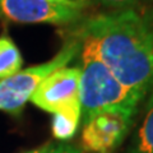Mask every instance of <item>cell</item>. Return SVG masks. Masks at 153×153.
Returning <instances> with one entry per match:
<instances>
[{"mask_svg": "<svg viewBox=\"0 0 153 153\" xmlns=\"http://www.w3.org/2000/svg\"><path fill=\"white\" fill-rule=\"evenodd\" d=\"M78 57L82 70L80 103L83 120L107 108L138 110L144 96L124 85L112 70L96 55L92 47L83 41Z\"/></svg>", "mask_w": 153, "mask_h": 153, "instance_id": "cell-2", "label": "cell"}, {"mask_svg": "<svg viewBox=\"0 0 153 153\" xmlns=\"http://www.w3.org/2000/svg\"><path fill=\"white\" fill-rule=\"evenodd\" d=\"M82 41L74 35L65 41L60 51L46 63L22 69L19 73L0 80V111L19 115L30 101L41 80L54 70L66 66L80 52Z\"/></svg>", "mask_w": 153, "mask_h": 153, "instance_id": "cell-3", "label": "cell"}, {"mask_svg": "<svg viewBox=\"0 0 153 153\" xmlns=\"http://www.w3.org/2000/svg\"><path fill=\"white\" fill-rule=\"evenodd\" d=\"M49 1H52V3H60V4H73V3L76 1V0H49Z\"/></svg>", "mask_w": 153, "mask_h": 153, "instance_id": "cell-13", "label": "cell"}, {"mask_svg": "<svg viewBox=\"0 0 153 153\" xmlns=\"http://www.w3.org/2000/svg\"><path fill=\"white\" fill-rule=\"evenodd\" d=\"M125 153H153V91L146 106V116Z\"/></svg>", "mask_w": 153, "mask_h": 153, "instance_id": "cell-7", "label": "cell"}, {"mask_svg": "<svg viewBox=\"0 0 153 153\" xmlns=\"http://www.w3.org/2000/svg\"><path fill=\"white\" fill-rule=\"evenodd\" d=\"M23 66V57L16 45L7 33L0 36V80L19 73Z\"/></svg>", "mask_w": 153, "mask_h": 153, "instance_id": "cell-8", "label": "cell"}, {"mask_svg": "<svg viewBox=\"0 0 153 153\" xmlns=\"http://www.w3.org/2000/svg\"><path fill=\"white\" fill-rule=\"evenodd\" d=\"M75 35L124 85L144 97L153 91V8L97 14L85 19Z\"/></svg>", "mask_w": 153, "mask_h": 153, "instance_id": "cell-1", "label": "cell"}, {"mask_svg": "<svg viewBox=\"0 0 153 153\" xmlns=\"http://www.w3.org/2000/svg\"><path fill=\"white\" fill-rule=\"evenodd\" d=\"M88 5V0H76L73 4L49 0H0V19L14 23L69 25L78 22Z\"/></svg>", "mask_w": 153, "mask_h": 153, "instance_id": "cell-5", "label": "cell"}, {"mask_svg": "<svg viewBox=\"0 0 153 153\" xmlns=\"http://www.w3.org/2000/svg\"><path fill=\"white\" fill-rule=\"evenodd\" d=\"M49 148H50V143H47V144H45V146H41V147L36 148V149L27 151V152H25V153H47Z\"/></svg>", "mask_w": 153, "mask_h": 153, "instance_id": "cell-12", "label": "cell"}, {"mask_svg": "<svg viewBox=\"0 0 153 153\" xmlns=\"http://www.w3.org/2000/svg\"><path fill=\"white\" fill-rule=\"evenodd\" d=\"M93 1L107 7V8H111L114 10H119V9L138 7V5H140L142 3L147 1V0H93Z\"/></svg>", "mask_w": 153, "mask_h": 153, "instance_id": "cell-10", "label": "cell"}, {"mask_svg": "<svg viewBox=\"0 0 153 153\" xmlns=\"http://www.w3.org/2000/svg\"><path fill=\"white\" fill-rule=\"evenodd\" d=\"M138 110L107 108L83 120L80 146L88 153H112L133 126Z\"/></svg>", "mask_w": 153, "mask_h": 153, "instance_id": "cell-4", "label": "cell"}, {"mask_svg": "<svg viewBox=\"0 0 153 153\" xmlns=\"http://www.w3.org/2000/svg\"><path fill=\"white\" fill-rule=\"evenodd\" d=\"M47 153H83L78 148L73 147L71 144H68V143H56V144H50V148Z\"/></svg>", "mask_w": 153, "mask_h": 153, "instance_id": "cell-11", "label": "cell"}, {"mask_svg": "<svg viewBox=\"0 0 153 153\" xmlns=\"http://www.w3.org/2000/svg\"><path fill=\"white\" fill-rule=\"evenodd\" d=\"M52 115L54 116H52L51 129L54 138L60 142L71 139L75 135L82 117V107L68 108Z\"/></svg>", "mask_w": 153, "mask_h": 153, "instance_id": "cell-9", "label": "cell"}, {"mask_svg": "<svg viewBox=\"0 0 153 153\" xmlns=\"http://www.w3.org/2000/svg\"><path fill=\"white\" fill-rule=\"evenodd\" d=\"M80 70L76 66H63L41 80L30 101L44 111L56 114L68 108L82 107Z\"/></svg>", "mask_w": 153, "mask_h": 153, "instance_id": "cell-6", "label": "cell"}]
</instances>
